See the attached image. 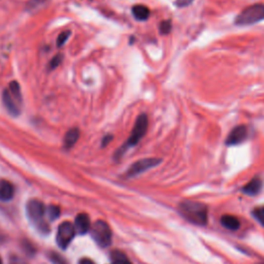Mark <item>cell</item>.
Returning a JSON list of instances; mask_svg holds the SVG:
<instances>
[{"mask_svg": "<svg viewBox=\"0 0 264 264\" xmlns=\"http://www.w3.org/2000/svg\"><path fill=\"white\" fill-rule=\"evenodd\" d=\"M91 221L87 214H80L75 218L74 228L79 234H86L91 230Z\"/></svg>", "mask_w": 264, "mask_h": 264, "instance_id": "9", "label": "cell"}, {"mask_svg": "<svg viewBox=\"0 0 264 264\" xmlns=\"http://www.w3.org/2000/svg\"><path fill=\"white\" fill-rule=\"evenodd\" d=\"M10 93L12 94V96L17 99V100H22V96H21V89H20V85L18 84V82L13 81L10 84V89H9Z\"/></svg>", "mask_w": 264, "mask_h": 264, "instance_id": "16", "label": "cell"}, {"mask_svg": "<svg viewBox=\"0 0 264 264\" xmlns=\"http://www.w3.org/2000/svg\"><path fill=\"white\" fill-rule=\"evenodd\" d=\"M69 36H70V31H63L59 37H58V40H57V46L58 47H62L66 42L67 40L69 39Z\"/></svg>", "mask_w": 264, "mask_h": 264, "instance_id": "22", "label": "cell"}, {"mask_svg": "<svg viewBox=\"0 0 264 264\" xmlns=\"http://www.w3.org/2000/svg\"><path fill=\"white\" fill-rule=\"evenodd\" d=\"M0 264H3V259L2 258H0Z\"/></svg>", "mask_w": 264, "mask_h": 264, "instance_id": "29", "label": "cell"}, {"mask_svg": "<svg viewBox=\"0 0 264 264\" xmlns=\"http://www.w3.org/2000/svg\"><path fill=\"white\" fill-rule=\"evenodd\" d=\"M193 3V0H176L175 4L178 8H186L190 6Z\"/></svg>", "mask_w": 264, "mask_h": 264, "instance_id": "25", "label": "cell"}, {"mask_svg": "<svg viewBox=\"0 0 264 264\" xmlns=\"http://www.w3.org/2000/svg\"><path fill=\"white\" fill-rule=\"evenodd\" d=\"M180 212L182 216L192 224L204 226L209 220V209L199 201L185 200L180 204Z\"/></svg>", "mask_w": 264, "mask_h": 264, "instance_id": "1", "label": "cell"}, {"mask_svg": "<svg viewBox=\"0 0 264 264\" xmlns=\"http://www.w3.org/2000/svg\"><path fill=\"white\" fill-rule=\"evenodd\" d=\"M172 28H173V25H172L171 21L169 20L163 21L160 24V33L161 34H168L169 32L172 31Z\"/></svg>", "mask_w": 264, "mask_h": 264, "instance_id": "21", "label": "cell"}, {"mask_svg": "<svg viewBox=\"0 0 264 264\" xmlns=\"http://www.w3.org/2000/svg\"><path fill=\"white\" fill-rule=\"evenodd\" d=\"M79 264H95L94 263V261H92L91 259L89 258H82L79 262Z\"/></svg>", "mask_w": 264, "mask_h": 264, "instance_id": "26", "label": "cell"}, {"mask_svg": "<svg viewBox=\"0 0 264 264\" xmlns=\"http://www.w3.org/2000/svg\"><path fill=\"white\" fill-rule=\"evenodd\" d=\"M249 136L248 127L246 125L235 126L226 139V145L227 146H237L246 142Z\"/></svg>", "mask_w": 264, "mask_h": 264, "instance_id": "8", "label": "cell"}, {"mask_svg": "<svg viewBox=\"0 0 264 264\" xmlns=\"http://www.w3.org/2000/svg\"><path fill=\"white\" fill-rule=\"evenodd\" d=\"M261 189H262V180L259 177H255L242 188V192L250 196H255L261 191Z\"/></svg>", "mask_w": 264, "mask_h": 264, "instance_id": "10", "label": "cell"}, {"mask_svg": "<svg viewBox=\"0 0 264 264\" xmlns=\"http://www.w3.org/2000/svg\"><path fill=\"white\" fill-rule=\"evenodd\" d=\"M132 14H134L137 20L146 21L150 17V10L143 5H137L132 8Z\"/></svg>", "mask_w": 264, "mask_h": 264, "instance_id": "15", "label": "cell"}, {"mask_svg": "<svg viewBox=\"0 0 264 264\" xmlns=\"http://www.w3.org/2000/svg\"><path fill=\"white\" fill-rule=\"evenodd\" d=\"M14 196L13 185L5 180H0V200L9 201Z\"/></svg>", "mask_w": 264, "mask_h": 264, "instance_id": "12", "label": "cell"}, {"mask_svg": "<svg viewBox=\"0 0 264 264\" xmlns=\"http://www.w3.org/2000/svg\"><path fill=\"white\" fill-rule=\"evenodd\" d=\"M111 137L110 136H107V137H105L104 139H103V141H102V147H105L110 141H111Z\"/></svg>", "mask_w": 264, "mask_h": 264, "instance_id": "27", "label": "cell"}, {"mask_svg": "<svg viewBox=\"0 0 264 264\" xmlns=\"http://www.w3.org/2000/svg\"><path fill=\"white\" fill-rule=\"evenodd\" d=\"M264 20V5H252L241 11L235 18L234 23L238 26H248Z\"/></svg>", "mask_w": 264, "mask_h": 264, "instance_id": "2", "label": "cell"}, {"mask_svg": "<svg viewBox=\"0 0 264 264\" xmlns=\"http://www.w3.org/2000/svg\"><path fill=\"white\" fill-rule=\"evenodd\" d=\"M112 263L111 264H131L126 256L120 252H114L111 255Z\"/></svg>", "mask_w": 264, "mask_h": 264, "instance_id": "17", "label": "cell"}, {"mask_svg": "<svg viewBox=\"0 0 264 264\" xmlns=\"http://www.w3.org/2000/svg\"><path fill=\"white\" fill-rule=\"evenodd\" d=\"M252 216L259 222L260 225L264 226V206L255 207L252 212Z\"/></svg>", "mask_w": 264, "mask_h": 264, "instance_id": "18", "label": "cell"}, {"mask_svg": "<svg viewBox=\"0 0 264 264\" xmlns=\"http://www.w3.org/2000/svg\"><path fill=\"white\" fill-rule=\"evenodd\" d=\"M91 236L100 248H107L111 243V230L105 221L98 220L91 227Z\"/></svg>", "mask_w": 264, "mask_h": 264, "instance_id": "4", "label": "cell"}, {"mask_svg": "<svg viewBox=\"0 0 264 264\" xmlns=\"http://www.w3.org/2000/svg\"><path fill=\"white\" fill-rule=\"evenodd\" d=\"M3 100H4V104L7 107V109L9 110V112L13 116H18L19 115V107L16 104L14 97L12 96V94L10 93L9 90H5L3 93Z\"/></svg>", "mask_w": 264, "mask_h": 264, "instance_id": "11", "label": "cell"}, {"mask_svg": "<svg viewBox=\"0 0 264 264\" xmlns=\"http://www.w3.org/2000/svg\"><path fill=\"white\" fill-rule=\"evenodd\" d=\"M79 138H80V130L78 128L69 129L64 137V142H63L64 148L71 149L75 144H77Z\"/></svg>", "mask_w": 264, "mask_h": 264, "instance_id": "14", "label": "cell"}, {"mask_svg": "<svg viewBox=\"0 0 264 264\" xmlns=\"http://www.w3.org/2000/svg\"><path fill=\"white\" fill-rule=\"evenodd\" d=\"M161 159L159 158H145V159H141L137 162H135L130 166V168L127 171V177L132 178V177H136L139 176L149 169L153 168L155 166H157L158 164L161 163Z\"/></svg>", "mask_w": 264, "mask_h": 264, "instance_id": "7", "label": "cell"}, {"mask_svg": "<svg viewBox=\"0 0 264 264\" xmlns=\"http://www.w3.org/2000/svg\"><path fill=\"white\" fill-rule=\"evenodd\" d=\"M4 240H5V237H4V235H3V234H0V243L4 242Z\"/></svg>", "mask_w": 264, "mask_h": 264, "instance_id": "28", "label": "cell"}, {"mask_svg": "<svg viewBox=\"0 0 264 264\" xmlns=\"http://www.w3.org/2000/svg\"><path fill=\"white\" fill-rule=\"evenodd\" d=\"M49 258L54 264H67V261L56 252H51L49 254Z\"/></svg>", "mask_w": 264, "mask_h": 264, "instance_id": "19", "label": "cell"}, {"mask_svg": "<svg viewBox=\"0 0 264 264\" xmlns=\"http://www.w3.org/2000/svg\"><path fill=\"white\" fill-rule=\"evenodd\" d=\"M48 216L51 220H56L60 216V209L56 205H51L48 210Z\"/></svg>", "mask_w": 264, "mask_h": 264, "instance_id": "20", "label": "cell"}, {"mask_svg": "<svg viewBox=\"0 0 264 264\" xmlns=\"http://www.w3.org/2000/svg\"><path fill=\"white\" fill-rule=\"evenodd\" d=\"M61 62H62V55L60 54L56 55L50 62V69H55L56 67H58Z\"/></svg>", "mask_w": 264, "mask_h": 264, "instance_id": "23", "label": "cell"}, {"mask_svg": "<svg viewBox=\"0 0 264 264\" xmlns=\"http://www.w3.org/2000/svg\"><path fill=\"white\" fill-rule=\"evenodd\" d=\"M26 210L28 218L36 226L37 229L45 232L49 230L48 224L44 220L46 215V207L42 201L37 199L29 200L26 206Z\"/></svg>", "mask_w": 264, "mask_h": 264, "instance_id": "3", "label": "cell"}, {"mask_svg": "<svg viewBox=\"0 0 264 264\" xmlns=\"http://www.w3.org/2000/svg\"><path fill=\"white\" fill-rule=\"evenodd\" d=\"M10 264H27V262L23 258L14 255L10 258Z\"/></svg>", "mask_w": 264, "mask_h": 264, "instance_id": "24", "label": "cell"}, {"mask_svg": "<svg viewBox=\"0 0 264 264\" xmlns=\"http://www.w3.org/2000/svg\"><path fill=\"white\" fill-rule=\"evenodd\" d=\"M221 224L224 226L226 229L236 231L240 227V222L239 220L232 215H224L221 218Z\"/></svg>", "mask_w": 264, "mask_h": 264, "instance_id": "13", "label": "cell"}, {"mask_svg": "<svg viewBox=\"0 0 264 264\" xmlns=\"http://www.w3.org/2000/svg\"><path fill=\"white\" fill-rule=\"evenodd\" d=\"M148 126H149V120H148V116L146 114H142L138 117L134 130H132L130 138L128 139L127 143L125 144L124 148H122L119 152H121L120 155H122L124 151L126 150V148L128 147H134L136 145H138L140 143V141L145 137V135L147 134V130H148Z\"/></svg>", "mask_w": 264, "mask_h": 264, "instance_id": "5", "label": "cell"}, {"mask_svg": "<svg viewBox=\"0 0 264 264\" xmlns=\"http://www.w3.org/2000/svg\"><path fill=\"white\" fill-rule=\"evenodd\" d=\"M75 232L77 231H75L74 225H72L70 222H63L58 227L57 235H56V240H57L58 246L65 250L72 241Z\"/></svg>", "mask_w": 264, "mask_h": 264, "instance_id": "6", "label": "cell"}]
</instances>
